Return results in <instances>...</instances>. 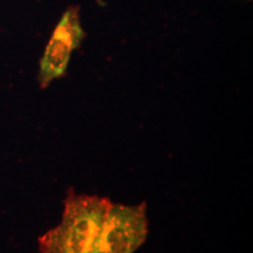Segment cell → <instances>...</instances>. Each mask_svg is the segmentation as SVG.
Masks as SVG:
<instances>
[{
  "mask_svg": "<svg viewBox=\"0 0 253 253\" xmlns=\"http://www.w3.org/2000/svg\"><path fill=\"white\" fill-rule=\"evenodd\" d=\"M112 204L109 198L78 195L69 189L61 223L39 239L40 253H97L102 223Z\"/></svg>",
  "mask_w": 253,
  "mask_h": 253,
  "instance_id": "1",
  "label": "cell"
},
{
  "mask_svg": "<svg viewBox=\"0 0 253 253\" xmlns=\"http://www.w3.org/2000/svg\"><path fill=\"white\" fill-rule=\"evenodd\" d=\"M148 237L147 203L110 204L101 229L97 253H134Z\"/></svg>",
  "mask_w": 253,
  "mask_h": 253,
  "instance_id": "2",
  "label": "cell"
},
{
  "mask_svg": "<svg viewBox=\"0 0 253 253\" xmlns=\"http://www.w3.org/2000/svg\"><path fill=\"white\" fill-rule=\"evenodd\" d=\"M84 34L81 25L80 8L71 6L61 15L45 53L40 60L39 82L41 88L65 75L72 53L81 45Z\"/></svg>",
  "mask_w": 253,
  "mask_h": 253,
  "instance_id": "3",
  "label": "cell"
}]
</instances>
